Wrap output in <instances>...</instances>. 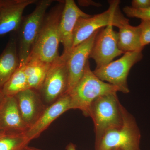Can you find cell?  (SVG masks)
<instances>
[{
    "label": "cell",
    "instance_id": "obj_25",
    "mask_svg": "<svg viewBox=\"0 0 150 150\" xmlns=\"http://www.w3.org/2000/svg\"><path fill=\"white\" fill-rule=\"evenodd\" d=\"M66 150H77L76 145L72 143H70L69 144L67 145V147H66Z\"/></svg>",
    "mask_w": 150,
    "mask_h": 150
},
{
    "label": "cell",
    "instance_id": "obj_7",
    "mask_svg": "<svg viewBox=\"0 0 150 150\" xmlns=\"http://www.w3.org/2000/svg\"><path fill=\"white\" fill-rule=\"evenodd\" d=\"M120 59L96 69L94 74L100 79L117 87L119 92L128 93L130 92L127 79L132 67L143 58L142 51L127 52Z\"/></svg>",
    "mask_w": 150,
    "mask_h": 150
},
{
    "label": "cell",
    "instance_id": "obj_1",
    "mask_svg": "<svg viewBox=\"0 0 150 150\" xmlns=\"http://www.w3.org/2000/svg\"><path fill=\"white\" fill-rule=\"evenodd\" d=\"M64 3L65 1H59L46 13L28 60L37 59L52 64L60 57L59 25Z\"/></svg>",
    "mask_w": 150,
    "mask_h": 150
},
{
    "label": "cell",
    "instance_id": "obj_6",
    "mask_svg": "<svg viewBox=\"0 0 150 150\" xmlns=\"http://www.w3.org/2000/svg\"><path fill=\"white\" fill-rule=\"evenodd\" d=\"M122 113V126L106 132L96 150H141V132L136 119L123 106Z\"/></svg>",
    "mask_w": 150,
    "mask_h": 150
},
{
    "label": "cell",
    "instance_id": "obj_3",
    "mask_svg": "<svg viewBox=\"0 0 150 150\" xmlns=\"http://www.w3.org/2000/svg\"><path fill=\"white\" fill-rule=\"evenodd\" d=\"M118 92L119 90L117 87L101 80L96 76L88 62L82 77L69 94L71 98L70 109H79L88 117L90 107L95 100Z\"/></svg>",
    "mask_w": 150,
    "mask_h": 150
},
{
    "label": "cell",
    "instance_id": "obj_12",
    "mask_svg": "<svg viewBox=\"0 0 150 150\" xmlns=\"http://www.w3.org/2000/svg\"><path fill=\"white\" fill-rule=\"evenodd\" d=\"M91 16L81 10L74 0L65 1L59 25L60 40L64 48L62 54L67 55L72 49L74 30L78 20Z\"/></svg>",
    "mask_w": 150,
    "mask_h": 150
},
{
    "label": "cell",
    "instance_id": "obj_5",
    "mask_svg": "<svg viewBox=\"0 0 150 150\" xmlns=\"http://www.w3.org/2000/svg\"><path fill=\"white\" fill-rule=\"evenodd\" d=\"M119 1L109 2L108 9L102 13L78 20L74 32L72 48L85 41L94 33L108 26L118 28L129 23V20L121 13Z\"/></svg>",
    "mask_w": 150,
    "mask_h": 150
},
{
    "label": "cell",
    "instance_id": "obj_14",
    "mask_svg": "<svg viewBox=\"0 0 150 150\" xmlns=\"http://www.w3.org/2000/svg\"><path fill=\"white\" fill-rule=\"evenodd\" d=\"M28 129L15 96H4L0 102V131L25 133Z\"/></svg>",
    "mask_w": 150,
    "mask_h": 150
},
{
    "label": "cell",
    "instance_id": "obj_17",
    "mask_svg": "<svg viewBox=\"0 0 150 150\" xmlns=\"http://www.w3.org/2000/svg\"><path fill=\"white\" fill-rule=\"evenodd\" d=\"M118 33V48L123 54L144 49L141 44L139 25L132 26L128 23L119 28Z\"/></svg>",
    "mask_w": 150,
    "mask_h": 150
},
{
    "label": "cell",
    "instance_id": "obj_4",
    "mask_svg": "<svg viewBox=\"0 0 150 150\" xmlns=\"http://www.w3.org/2000/svg\"><path fill=\"white\" fill-rule=\"evenodd\" d=\"M54 1L53 0L38 1L34 11L23 17L17 31L19 67L24 66L28 61L47 13L46 11Z\"/></svg>",
    "mask_w": 150,
    "mask_h": 150
},
{
    "label": "cell",
    "instance_id": "obj_11",
    "mask_svg": "<svg viewBox=\"0 0 150 150\" xmlns=\"http://www.w3.org/2000/svg\"><path fill=\"white\" fill-rule=\"evenodd\" d=\"M37 0H0V36L17 32L23 18V12Z\"/></svg>",
    "mask_w": 150,
    "mask_h": 150
},
{
    "label": "cell",
    "instance_id": "obj_26",
    "mask_svg": "<svg viewBox=\"0 0 150 150\" xmlns=\"http://www.w3.org/2000/svg\"><path fill=\"white\" fill-rule=\"evenodd\" d=\"M24 150H41L40 149H37V148L35 147H33L28 146L25 148Z\"/></svg>",
    "mask_w": 150,
    "mask_h": 150
},
{
    "label": "cell",
    "instance_id": "obj_19",
    "mask_svg": "<svg viewBox=\"0 0 150 150\" xmlns=\"http://www.w3.org/2000/svg\"><path fill=\"white\" fill-rule=\"evenodd\" d=\"M29 89L24 71V66L19 67L5 84L1 93L4 96H14L21 92Z\"/></svg>",
    "mask_w": 150,
    "mask_h": 150
},
{
    "label": "cell",
    "instance_id": "obj_8",
    "mask_svg": "<svg viewBox=\"0 0 150 150\" xmlns=\"http://www.w3.org/2000/svg\"><path fill=\"white\" fill-rule=\"evenodd\" d=\"M67 59V56L62 55L51 64L38 91L45 102L51 104L67 93L69 79Z\"/></svg>",
    "mask_w": 150,
    "mask_h": 150
},
{
    "label": "cell",
    "instance_id": "obj_18",
    "mask_svg": "<svg viewBox=\"0 0 150 150\" xmlns=\"http://www.w3.org/2000/svg\"><path fill=\"white\" fill-rule=\"evenodd\" d=\"M51 64L37 59H29L24 66V71L29 89L38 91L42 86Z\"/></svg>",
    "mask_w": 150,
    "mask_h": 150
},
{
    "label": "cell",
    "instance_id": "obj_24",
    "mask_svg": "<svg viewBox=\"0 0 150 150\" xmlns=\"http://www.w3.org/2000/svg\"><path fill=\"white\" fill-rule=\"evenodd\" d=\"M78 3L82 6H88L89 5L98 6V4L97 3L93 2L91 1H79Z\"/></svg>",
    "mask_w": 150,
    "mask_h": 150
},
{
    "label": "cell",
    "instance_id": "obj_2",
    "mask_svg": "<svg viewBox=\"0 0 150 150\" xmlns=\"http://www.w3.org/2000/svg\"><path fill=\"white\" fill-rule=\"evenodd\" d=\"M117 93L100 96L91 103L89 110L94 125L95 147L108 131L120 128L123 125L122 108Z\"/></svg>",
    "mask_w": 150,
    "mask_h": 150
},
{
    "label": "cell",
    "instance_id": "obj_23",
    "mask_svg": "<svg viewBox=\"0 0 150 150\" xmlns=\"http://www.w3.org/2000/svg\"><path fill=\"white\" fill-rule=\"evenodd\" d=\"M131 7L137 9H144L150 7V0H133Z\"/></svg>",
    "mask_w": 150,
    "mask_h": 150
},
{
    "label": "cell",
    "instance_id": "obj_15",
    "mask_svg": "<svg viewBox=\"0 0 150 150\" xmlns=\"http://www.w3.org/2000/svg\"><path fill=\"white\" fill-rule=\"evenodd\" d=\"M14 96L22 118L29 129L45 109L41 96L37 91L29 88Z\"/></svg>",
    "mask_w": 150,
    "mask_h": 150
},
{
    "label": "cell",
    "instance_id": "obj_27",
    "mask_svg": "<svg viewBox=\"0 0 150 150\" xmlns=\"http://www.w3.org/2000/svg\"><path fill=\"white\" fill-rule=\"evenodd\" d=\"M4 96L3 95V94L1 93L0 92V102L1 101L2 99H3V97H4Z\"/></svg>",
    "mask_w": 150,
    "mask_h": 150
},
{
    "label": "cell",
    "instance_id": "obj_10",
    "mask_svg": "<svg viewBox=\"0 0 150 150\" xmlns=\"http://www.w3.org/2000/svg\"><path fill=\"white\" fill-rule=\"evenodd\" d=\"M118 33L113 26H107L100 30L97 35L90 55L93 59L98 69L113 61L123 54L118 47Z\"/></svg>",
    "mask_w": 150,
    "mask_h": 150
},
{
    "label": "cell",
    "instance_id": "obj_9",
    "mask_svg": "<svg viewBox=\"0 0 150 150\" xmlns=\"http://www.w3.org/2000/svg\"><path fill=\"white\" fill-rule=\"evenodd\" d=\"M100 30L94 33L85 41L73 48L67 55H64L67 57L69 75L67 93H70L83 76L95 40Z\"/></svg>",
    "mask_w": 150,
    "mask_h": 150
},
{
    "label": "cell",
    "instance_id": "obj_22",
    "mask_svg": "<svg viewBox=\"0 0 150 150\" xmlns=\"http://www.w3.org/2000/svg\"><path fill=\"white\" fill-rule=\"evenodd\" d=\"M141 31V42L142 47L150 44V21H141L139 25Z\"/></svg>",
    "mask_w": 150,
    "mask_h": 150
},
{
    "label": "cell",
    "instance_id": "obj_13",
    "mask_svg": "<svg viewBox=\"0 0 150 150\" xmlns=\"http://www.w3.org/2000/svg\"><path fill=\"white\" fill-rule=\"evenodd\" d=\"M71 98L66 93L46 108L36 122L25 132L30 141L38 138L56 119L67 110H70Z\"/></svg>",
    "mask_w": 150,
    "mask_h": 150
},
{
    "label": "cell",
    "instance_id": "obj_21",
    "mask_svg": "<svg viewBox=\"0 0 150 150\" xmlns=\"http://www.w3.org/2000/svg\"><path fill=\"white\" fill-rule=\"evenodd\" d=\"M123 11L129 18L140 19L141 21H150V7L144 9H137L126 6L123 8Z\"/></svg>",
    "mask_w": 150,
    "mask_h": 150
},
{
    "label": "cell",
    "instance_id": "obj_20",
    "mask_svg": "<svg viewBox=\"0 0 150 150\" xmlns=\"http://www.w3.org/2000/svg\"><path fill=\"white\" fill-rule=\"evenodd\" d=\"M30 142L25 133L0 131V150H24Z\"/></svg>",
    "mask_w": 150,
    "mask_h": 150
},
{
    "label": "cell",
    "instance_id": "obj_28",
    "mask_svg": "<svg viewBox=\"0 0 150 150\" xmlns=\"http://www.w3.org/2000/svg\"><path fill=\"white\" fill-rule=\"evenodd\" d=\"M120 150V149H114V150Z\"/></svg>",
    "mask_w": 150,
    "mask_h": 150
},
{
    "label": "cell",
    "instance_id": "obj_16",
    "mask_svg": "<svg viewBox=\"0 0 150 150\" xmlns=\"http://www.w3.org/2000/svg\"><path fill=\"white\" fill-rule=\"evenodd\" d=\"M19 65L17 38L12 36L0 55V92Z\"/></svg>",
    "mask_w": 150,
    "mask_h": 150
}]
</instances>
